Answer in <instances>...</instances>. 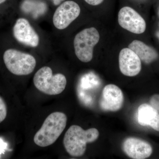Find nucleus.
Wrapping results in <instances>:
<instances>
[{"label": "nucleus", "instance_id": "nucleus-19", "mask_svg": "<svg viewBox=\"0 0 159 159\" xmlns=\"http://www.w3.org/2000/svg\"><path fill=\"white\" fill-rule=\"evenodd\" d=\"M157 36L158 38L159 39V32H158V33H157Z\"/></svg>", "mask_w": 159, "mask_h": 159}, {"label": "nucleus", "instance_id": "nucleus-8", "mask_svg": "<svg viewBox=\"0 0 159 159\" xmlns=\"http://www.w3.org/2000/svg\"><path fill=\"white\" fill-rule=\"evenodd\" d=\"M124 100L121 89L115 84H108L102 90L99 101V107L103 111H117L122 108Z\"/></svg>", "mask_w": 159, "mask_h": 159}, {"label": "nucleus", "instance_id": "nucleus-1", "mask_svg": "<svg viewBox=\"0 0 159 159\" xmlns=\"http://www.w3.org/2000/svg\"><path fill=\"white\" fill-rule=\"evenodd\" d=\"M99 135V131L97 129L84 130L79 125H71L64 138L65 148L72 157L82 156L86 150L87 144L96 141Z\"/></svg>", "mask_w": 159, "mask_h": 159}, {"label": "nucleus", "instance_id": "nucleus-6", "mask_svg": "<svg viewBox=\"0 0 159 159\" xmlns=\"http://www.w3.org/2000/svg\"><path fill=\"white\" fill-rule=\"evenodd\" d=\"M80 8L77 3L67 1L62 3L56 9L53 17V22L55 28L63 30L79 16Z\"/></svg>", "mask_w": 159, "mask_h": 159}, {"label": "nucleus", "instance_id": "nucleus-2", "mask_svg": "<svg viewBox=\"0 0 159 159\" xmlns=\"http://www.w3.org/2000/svg\"><path fill=\"white\" fill-rule=\"evenodd\" d=\"M67 121L66 116L63 113L54 112L50 114L34 135V143L42 147L54 144L65 129Z\"/></svg>", "mask_w": 159, "mask_h": 159}, {"label": "nucleus", "instance_id": "nucleus-17", "mask_svg": "<svg viewBox=\"0 0 159 159\" xmlns=\"http://www.w3.org/2000/svg\"><path fill=\"white\" fill-rule=\"evenodd\" d=\"M52 1L54 5H58V4H59L61 2L64 1V0H52Z\"/></svg>", "mask_w": 159, "mask_h": 159}, {"label": "nucleus", "instance_id": "nucleus-16", "mask_svg": "<svg viewBox=\"0 0 159 159\" xmlns=\"http://www.w3.org/2000/svg\"><path fill=\"white\" fill-rule=\"evenodd\" d=\"M84 1L89 5L96 6L101 4L104 0H84Z\"/></svg>", "mask_w": 159, "mask_h": 159}, {"label": "nucleus", "instance_id": "nucleus-15", "mask_svg": "<svg viewBox=\"0 0 159 159\" xmlns=\"http://www.w3.org/2000/svg\"><path fill=\"white\" fill-rule=\"evenodd\" d=\"M149 103L159 113V95H153L151 97Z\"/></svg>", "mask_w": 159, "mask_h": 159}, {"label": "nucleus", "instance_id": "nucleus-7", "mask_svg": "<svg viewBox=\"0 0 159 159\" xmlns=\"http://www.w3.org/2000/svg\"><path fill=\"white\" fill-rule=\"evenodd\" d=\"M118 22L123 29L134 34H142L146 29L144 19L134 9L128 6L123 7L119 11Z\"/></svg>", "mask_w": 159, "mask_h": 159}, {"label": "nucleus", "instance_id": "nucleus-10", "mask_svg": "<svg viewBox=\"0 0 159 159\" xmlns=\"http://www.w3.org/2000/svg\"><path fill=\"white\" fill-rule=\"evenodd\" d=\"M122 150L125 154L134 159H144L150 156L152 148L150 144L142 139L129 137L124 140Z\"/></svg>", "mask_w": 159, "mask_h": 159}, {"label": "nucleus", "instance_id": "nucleus-14", "mask_svg": "<svg viewBox=\"0 0 159 159\" xmlns=\"http://www.w3.org/2000/svg\"><path fill=\"white\" fill-rule=\"evenodd\" d=\"M7 110L6 102L0 97V123L2 122L7 116Z\"/></svg>", "mask_w": 159, "mask_h": 159}, {"label": "nucleus", "instance_id": "nucleus-9", "mask_svg": "<svg viewBox=\"0 0 159 159\" xmlns=\"http://www.w3.org/2000/svg\"><path fill=\"white\" fill-rule=\"evenodd\" d=\"M13 33L15 38L21 43L32 48L39 44V36L26 19L20 18L16 21Z\"/></svg>", "mask_w": 159, "mask_h": 159}, {"label": "nucleus", "instance_id": "nucleus-13", "mask_svg": "<svg viewBox=\"0 0 159 159\" xmlns=\"http://www.w3.org/2000/svg\"><path fill=\"white\" fill-rule=\"evenodd\" d=\"M129 48L132 50L140 59L146 64H150L158 57L157 52L153 48L138 40H134L129 44Z\"/></svg>", "mask_w": 159, "mask_h": 159}, {"label": "nucleus", "instance_id": "nucleus-4", "mask_svg": "<svg viewBox=\"0 0 159 159\" xmlns=\"http://www.w3.org/2000/svg\"><path fill=\"white\" fill-rule=\"evenodd\" d=\"M3 60L9 72L18 76L29 75L36 66V60L32 55L15 49L6 50Z\"/></svg>", "mask_w": 159, "mask_h": 159}, {"label": "nucleus", "instance_id": "nucleus-5", "mask_svg": "<svg viewBox=\"0 0 159 159\" xmlns=\"http://www.w3.org/2000/svg\"><path fill=\"white\" fill-rule=\"evenodd\" d=\"M99 34L95 28L84 29L77 33L74 38V45L75 54L83 62L92 60L94 47L99 40Z\"/></svg>", "mask_w": 159, "mask_h": 159}, {"label": "nucleus", "instance_id": "nucleus-20", "mask_svg": "<svg viewBox=\"0 0 159 159\" xmlns=\"http://www.w3.org/2000/svg\"></svg>", "mask_w": 159, "mask_h": 159}, {"label": "nucleus", "instance_id": "nucleus-12", "mask_svg": "<svg viewBox=\"0 0 159 159\" xmlns=\"http://www.w3.org/2000/svg\"><path fill=\"white\" fill-rule=\"evenodd\" d=\"M138 123L142 126H149L159 132V113L150 104L143 103L138 108Z\"/></svg>", "mask_w": 159, "mask_h": 159}, {"label": "nucleus", "instance_id": "nucleus-18", "mask_svg": "<svg viewBox=\"0 0 159 159\" xmlns=\"http://www.w3.org/2000/svg\"><path fill=\"white\" fill-rule=\"evenodd\" d=\"M6 0H0V4H2V3L5 2Z\"/></svg>", "mask_w": 159, "mask_h": 159}, {"label": "nucleus", "instance_id": "nucleus-3", "mask_svg": "<svg viewBox=\"0 0 159 159\" xmlns=\"http://www.w3.org/2000/svg\"><path fill=\"white\" fill-rule=\"evenodd\" d=\"M33 82L36 88L43 93L56 95L64 90L67 80L63 74L59 73L54 75L51 68L44 66L34 74Z\"/></svg>", "mask_w": 159, "mask_h": 159}, {"label": "nucleus", "instance_id": "nucleus-11", "mask_svg": "<svg viewBox=\"0 0 159 159\" xmlns=\"http://www.w3.org/2000/svg\"><path fill=\"white\" fill-rule=\"evenodd\" d=\"M119 66L123 75L134 77L139 74L142 69L141 60L132 50L125 48L119 53Z\"/></svg>", "mask_w": 159, "mask_h": 159}]
</instances>
